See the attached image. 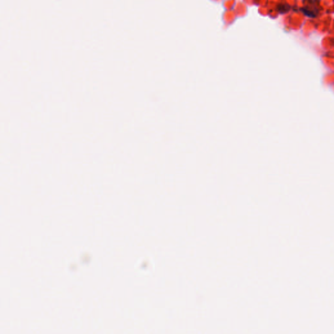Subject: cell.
Returning <instances> with one entry per match:
<instances>
[{"instance_id":"1","label":"cell","mask_w":334,"mask_h":334,"mask_svg":"<svg viewBox=\"0 0 334 334\" xmlns=\"http://www.w3.org/2000/svg\"><path fill=\"white\" fill-rule=\"evenodd\" d=\"M303 12L306 14V16H308V17H315L314 16V14L313 12H311L309 10H307L306 9H302Z\"/></svg>"}]
</instances>
